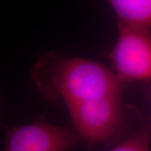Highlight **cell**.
I'll return each mask as SVG.
<instances>
[{"label":"cell","instance_id":"1","mask_svg":"<svg viewBox=\"0 0 151 151\" xmlns=\"http://www.w3.org/2000/svg\"><path fill=\"white\" fill-rule=\"evenodd\" d=\"M31 76L44 98L62 100L66 107L124 92V83L106 65L81 57L61 56L54 51L38 59Z\"/></svg>","mask_w":151,"mask_h":151},{"label":"cell","instance_id":"2","mask_svg":"<svg viewBox=\"0 0 151 151\" xmlns=\"http://www.w3.org/2000/svg\"><path fill=\"white\" fill-rule=\"evenodd\" d=\"M67 109L77 137L89 145L113 139L124 122L123 94L92 98Z\"/></svg>","mask_w":151,"mask_h":151},{"label":"cell","instance_id":"3","mask_svg":"<svg viewBox=\"0 0 151 151\" xmlns=\"http://www.w3.org/2000/svg\"><path fill=\"white\" fill-rule=\"evenodd\" d=\"M109 59L124 84L151 81V30L118 23V37Z\"/></svg>","mask_w":151,"mask_h":151},{"label":"cell","instance_id":"4","mask_svg":"<svg viewBox=\"0 0 151 151\" xmlns=\"http://www.w3.org/2000/svg\"><path fill=\"white\" fill-rule=\"evenodd\" d=\"M77 139L75 131L38 122L8 128L4 151H66Z\"/></svg>","mask_w":151,"mask_h":151},{"label":"cell","instance_id":"5","mask_svg":"<svg viewBox=\"0 0 151 151\" xmlns=\"http://www.w3.org/2000/svg\"><path fill=\"white\" fill-rule=\"evenodd\" d=\"M118 23L151 30V0H110Z\"/></svg>","mask_w":151,"mask_h":151},{"label":"cell","instance_id":"6","mask_svg":"<svg viewBox=\"0 0 151 151\" xmlns=\"http://www.w3.org/2000/svg\"><path fill=\"white\" fill-rule=\"evenodd\" d=\"M108 151H151V119L129 138Z\"/></svg>","mask_w":151,"mask_h":151},{"label":"cell","instance_id":"7","mask_svg":"<svg viewBox=\"0 0 151 151\" xmlns=\"http://www.w3.org/2000/svg\"><path fill=\"white\" fill-rule=\"evenodd\" d=\"M0 100H1V97H0Z\"/></svg>","mask_w":151,"mask_h":151}]
</instances>
